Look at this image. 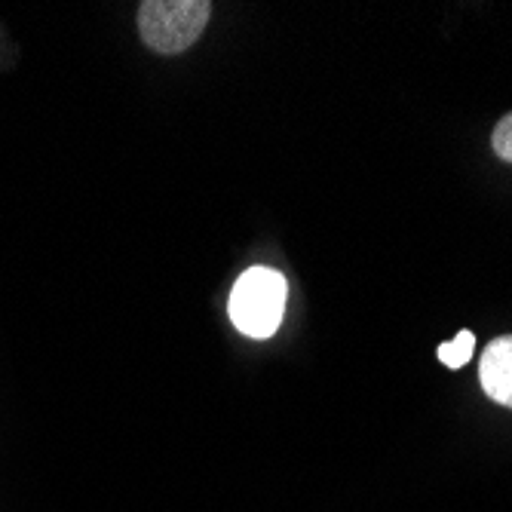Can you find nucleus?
Returning <instances> with one entry per match:
<instances>
[{"label":"nucleus","mask_w":512,"mask_h":512,"mask_svg":"<svg viewBox=\"0 0 512 512\" xmlns=\"http://www.w3.org/2000/svg\"><path fill=\"white\" fill-rule=\"evenodd\" d=\"M289 286L279 270L252 267L230 292V319L249 338H270L286 313Z\"/></svg>","instance_id":"f257e3e1"},{"label":"nucleus","mask_w":512,"mask_h":512,"mask_svg":"<svg viewBox=\"0 0 512 512\" xmlns=\"http://www.w3.org/2000/svg\"><path fill=\"white\" fill-rule=\"evenodd\" d=\"M491 142H494L497 157H500V160H506V163H512V114H506V117L497 123Z\"/></svg>","instance_id":"39448f33"},{"label":"nucleus","mask_w":512,"mask_h":512,"mask_svg":"<svg viewBox=\"0 0 512 512\" xmlns=\"http://www.w3.org/2000/svg\"><path fill=\"white\" fill-rule=\"evenodd\" d=\"M209 13L206 0H148L138 7V31L154 53L175 56L197 43Z\"/></svg>","instance_id":"f03ea898"},{"label":"nucleus","mask_w":512,"mask_h":512,"mask_svg":"<svg viewBox=\"0 0 512 512\" xmlns=\"http://www.w3.org/2000/svg\"><path fill=\"white\" fill-rule=\"evenodd\" d=\"M473 347H476L473 332H460L451 344H442V347H439V359H442L448 368H463V365L470 362V356H473Z\"/></svg>","instance_id":"20e7f679"},{"label":"nucleus","mask_w":512,"mask_h":512,"mask_svg":"<svg viewBox=\"0 0 512 512\" xmlns=\"http://www.w3.org/2000/svg\"><path fill=\"white\" fill-rule=\"evenodd\" d=\"M479 378H482V390L497 405L512 408V335H503L488 344V350L482 353Z\"/></svg>","instance_id":"7ed1b4c3"}]
</instances>
